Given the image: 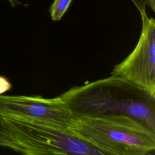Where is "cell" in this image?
Returning a JSON list of instances; mask_svg holds the SVG:
<instances>
[{"label":"cell","mask_w":155,"mask_h":155,"mask_svg":"<svg viewBox=\"0 0 155 155\" xmlns=\"http://www.w3.org/2000/svg\"><path fill=\"white\" fill-rule=\"evenodd\" d=\"M6 1H7L13 7H15L17 5L21 4V3L18 0H6Z\"/></svg>","instance_id":"9"},{"label":"cell","mask_w":155,"mask_h":155,"mask_svg":"<svg viewBox=\"0 0 155 155\" xmlns=\"http://www.w3.org/2000/svg\"><path fill=\"white\" fill-rule=\"evenodd\" d=\"M12 87V84L6 78L0 76V95L8 91Z\"/></svg>","instance_id":"6"},{"label":"cell","mask_w":155,"mask_h":155,"mask_svg":"<svg viewBox=\"0 0 155 155\" xmlns=\"http://www.w3.org/2000/svg\"><path fill=\"white\" fill-rule=\"evenodd\" d=\"M72 134L104 154H154L155 131L139 120L123 114L74 118Z\"/></svg>","instance_id":"2"},{"label":"cell","mask_w":155,"mask_h":155,"mask_svg":"<svg viewBox=\"0 0 155 155\" xmlns=\"http://www.w3.org/2000/svg\"><path fill=\"white\" fill-rule=\"evenodd\" d=\"M0 113L25 120L41 122L70 131L74 117L58 96L0 95Z\"/></svg>","instance_id":"4"},{"label":"cell","mask_w":155,"mask_h":155,"mask_svg":"<svg viewBox=\"0 0 155 155\" xmlns=\"http://www.w3.org/2000/svg\"><path fill=\"white\" fill-rule=\"evenodd\" d=\"M72 0H54L49 8L51 19L58 21L68 9Z\"/></svg>","instance_id":"5"},{"label":"cell","mask_w":155,"mask_h":155,"mask_svg":"<svg viewBox=\"0 0 155 155\" xmlns=\"http://www.w3.org/2000/svg\"><path fill=\"white\" fill-rule=\"evenodd\" d=\"M146 3L153 12L155 11V0H146Z\"/></svg>","instance_id":"8"},{"label":"cell","mask_w":155,"mask_h":155,"mask_svg":"<svg viewBox=\"0 0 155 155\" xmlns=\"http://www.w3.org/2000/svg\"><path fill=\"white\" fill-rule=\"evenodd\" d=\"M59 96L74 118L123 114L155 131V97L123 78L111 75L73 86Z\"/></svg>","instance_id":"1"},{"label":"cell","mask_w":155,"mask_h":155,"mask_svg":"<svg viewBox=\"0 0 155 155\" xmlns=\"http://www.w3.org/2000/svg\"><path fill=\"white\" fill-rule=\"evenodd\" d=\"M135 6L137 7L139 12L145 11V6L147 5L146 0H131Z\"/></svg>","instance_id":"7"},{"label":"cell","mask_w":155,"mask_h":155,"mask_svg":"<svg viewBox=\"0 0 155 155\" xmlns=\"http://www.w3.org/2000/svg\"><path fill=\"white\" fill-rule=\"evenodd\" d=\"M142 31L134 50L114 66L111 75L123 78L155 97V21L140 12Z\"/></svg>","instance_id":"3"}]
</instances>
